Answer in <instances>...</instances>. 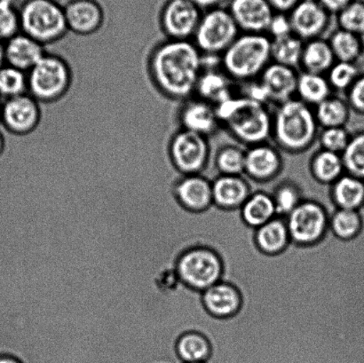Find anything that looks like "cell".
<instances>
[{
    "instance_id": "484cf974",
    "label": "cell",
    "mask_w": 364,
    "mask_h": 363,
    "mask_svg": "<svg viewBox=\"0 0 364 363\" xmlns=\"http://www.w3.org/2000/svg\"><path fill=\"white\" fill-rule=\"evenodd\" d=\"M263 191L272 197L277 217L283 219H287L290 213L305 200L301 184L291 178L281 180L269 190Z\"/></svg>"
},
{
    "instance_id": "ab89813d",
    "label": "cell",
    "mask_w": 364,
    "mask_h": 363,
    "mask_svg": "<svg viewBox=\"0 0 364 363\" xmlns=\"http://www.w3.org/2000/svg\"><path fill=\"white\" fill-rule=\"evenodd\" d=\"M21 32L17 0H0V40L6 42Z\"/></svg>"
},
{
    "instance_id": "f1b7e54d",
    "label": "cell",
    "mask_w": 364,
    "mask_h": 363,
    "mask_svg": "<svg viewBox=\"0 0 364 363\" xmlns=\"http://www.w3.org/2000/svg\"><path fill=\"white\" fill-rule=\"evenodd\" d=\"M333 92L326 75L305 71L299 72L296 98L301 99L306 105L315 108L324 99L333 95Z\"/></svg>"
},
{
    "instance_id": "f5cc1de1",
    "label": "cell",
    "mask_w": 364,
    "mask_h": 363,
    "mask_svg": "<svg viewBox=\"0 0 364 363\" xmlns=\"http://www.w3.org/2000/svg\"><path fill=\"white\" fill-rule=\"evenodd\" d=\"M360 42H361L362 48L364 52V31L362 32L361 34L358 35Z\"/></svg>"
},
{
    "instance_id": "ffe728a7",
    "label": "cell",
    "mask_w": 364,
    "mask_h": 363,
    "mask_svg": "<svg viewBox=\"0 0 364 363\" xmlns=\"http://www.w3.org/2000/svg\"><path fill=\"white\" fill-rule=\"evenodd\" d=\"M213 204L223 209L241 208L252 194L245 175H217L212 180Z\"/></svg>"
},
{
    "instance_id": "3957f363",
    "label": "cell",
    "mask_w": 364,
    "mask_h": 363,
    "mask_svg": "<svg viewBox=\"0 0 364 363\" xmlns=\"http://www.w3.org/2000/svg\"><path fill=\"white\" fill-rule=\"evenodd\" d=\"M319 135L314 108L298 98L277 105L273 113L272 137L277 147L289 154H302Z\"/></svg>"
},
{
    "instance_id": "816d5d0a",
    "label": "cell",
    "mask_w": 364,
    "mask_h": 363,
    "mask_svg": "<svg viewBox=\"0 0 364 363\" xmlns=\"http://www.w3.org/2000/svg\"><path fill=\"white\" fill-rule=\"evenodd\" d=\"M0 363H21L17 361L16 359L10 357H0Z\"/></svg>"
},
{
    "instance_id": "b9f144b4",
    "label": "cell",
    "mask_w": 364,
    "mask_h": 363,
    "mask_svg": "<svg viewBox=\"0 0 364 363\" xmlns=\"http://www.w3.org/2000/svg\"><path fill=\"white\" fill-rule=\"evenodd\" d=\"M351 134L346 127L323 128L317 140L321 148L341 155L350 141Z\"/></svg>"
},
{
    "instance_id": "277c9868",
    "label": "cell",
    "mask_w": 364,
    "mask_h": 363,
    "mask_svg": "<svg viewBox=\"0 0 364 363\" xmlns=\"http://www.w3.org/2000/svg\"><path fill=\"white\" fill-rule=\"evenodd\" d=\"M271 44L266 33H240L221 55V69L237 83L258 80L272 63Z\"/></svg>"
},
{
    "instance_id": "8fae6325",
    "label": "cell",
    "mask_w": 364,
    "mask_h": 363,
    "mask_svg": "<svg viewBox=\"0 0 364 363\" xmlns=\"http://www.w3.org/2000/svg\"><path fill=\"white\" fill-rule=\"evenodd\" d=\"M280 149L269 142L250 146L245 149L244 175L255 188L267 186L277 180L284 170Z\"/></svg>"
},
{
    "instance_id": "60d3db41",
    "label": "cell",
    "mask_w": 364,
    "mask_h": 363,
    "mask_svg": "<svg viewBox=\"0 0 364 363\" xmlns=\"http://www.w3.org/2000/svg\"><path fill=\"white\" fill-rule=\"evenodd\" d=\"M338 26L356 35L364 31V0H354L337 16Z\"/></svg>"
},
{
    "instance_id": "d6986e66",
    "label": "cell",
    "mask_w": 364,
    "mask_h": 363,
    "mask_svg": "<svg viewBox=\"0 0 364 363\" xmlns=\"http://www.w3.org/2000/svg\"><path fill=\"white\" fill-rule=\"evenodd\" d=\"M299 72L294 67L271 63L259 80L269 94L270 103L280 104L296 97Z\"/></svg>"
},
{
    "instance_id": "f35d334b",
    "label": "cell",
    "mask_w": 364,
    "mask_h": 363,
    "mask_svg": "<svg viewBox=\"0 0 364 363\" xmlns=\"http://www.w3.org/2000/svg\"><path fill=\"white\" fill-rule=\"evenodd\" d=\"M360 75L356 63L336 60L326 76L333 91L347 92Z\"/></svg>"
},
{
    "instance_id": "d6a6232c",
    "label": "cell",
    "mask_w": 364,
    "mask_h": 363,
    "mask_svg": "<svg viewBox=\"0 0 364 363\" xmlns=\"http://www.w3.org/2000/svg\"><path fill=\"white\" fill-rule=\"evenodd\" d=\"M329 44L333 50L335 59L338 62H358L363 53L358 35L338 28L331 35Z\"/></svg>"
},
{
    "instance_id": "f546056e",
    "label": "cell",
    "mask_w": 364,
    "mask_h": 363,
    "mask_svg": "<svg viewBox=\"0 0 364 363\" xmlns=\"http://www.w3.org/2000/svg\"><path fill=\"white\" fill-rule=\"evenodd\" d=\"M241 213L245 222L256 229L277 217L272 197L262 190L252 192L242 205Z\"/></svg>"
},
{
    "instance_id": "74e56055",
    "label": "cell",
    "mask_w": 364,
    "mask_h": 363,
    "mask_svg": "<svg viewBox=\"0 0 364 363\" xmlns=\"http://www.w3.org/2000/svg\"><path fill=\"white\" fill-rule=\"evenodd\" d=\"M361 217L355 210L338 209L330 218L331 229L341 239L355 237L361 230Z\"/></svg>"
},
{
    "instance_id": "cb8c5ba5",
    "label": "cell",
    "mask_w": 364,
    "mask_h": 363,
    "mask_svg": "<svg viewBox=\"0 0 364 363\" xmlns=\"http://www.w3.org/2000/svg\"><path fill=\"white\" fill-rule=\"evenodd\" d=\"M309 170L312 180L324 187L331 186L346 173L341 155L323 148L310 158Z\"/></svg>"
},
{
    "instance_id": "5bb4252c",
    "label": "cell",
    "mask_w": 364,
    "mask_h": 363,
    "mask_svg": "<svg viewBox=\"0 0 364 363\" xmlns=\"http://www.w3.org/2000/svg\"><path fill=\"white\" fill-rule=\"evenodd\" d=\"M292 33L303 41L322 38L330 26L331 14L318 1H301L289 13Z\"/></svg>"
},
{
    "instance_id": "9c48e42d",
    "label": "cell",
    "mask_w": 364,
    "mask_h": 363,
    "mask_svg": "<svg viewBox=\"0 0 364 363\" xmlns=\"http://www.w3.org/2000/svg\"><path fill=\"white\" fill-rule=\"evenodd\" d=\"M223 268L219 256L206 248L191 249L181 256L178 273L186 286L205 291L220 282Z\"/></svg>"
},
{
    "instance_id": "30bf717a",
    "label": "cell",
    "mask_w": 364,
    "mask_h": 363,
    "mask_svg": "<svg viewBox=\"0 0 364 363\" xmlns=\"http://www.w3.org/2000/svg\"><path fill=\"white\" fill-rule=\"evenodd\" d=\"M285 220L291 241L299 244L316 243L330 225V216L326 210L309 200L303 201Z\"/></svg>"
},
{
    "instance_id": "52a82bcc",
    "label": "cell",
    "mask_w": 364,
    "mask_h": 363,
    "mask_svg": "<svg viewBox=\"0 0 364 363\" xmlns=\"http://www.w3.org/2000/svg\"><path fill=\"white\" fill-rule=\"evenodd\" d=\"M241 32L227 7L203 11L192 38L202 55H223Z\"/></svg>"
},
{
    "instance_id": "4dcf8cb0",
    "label": "cell",
    "mask_w": 364,
    "mask_h": 363,
    "mask_svg": "<svg viewBox=\"0 0 364 363\" xmlns=\"http://www.w3.org/2000/svg\"><path fill=\"white\" fill-rule=\"evenodd\" d=\"M319 127H346L351 117V108L347 99L331 95L314 108Z\"/></svg>"
},
{
    "instance_id": "c3c4849f",
    "label": "cell",
    "mask_w": 364,
    "mask_h": 363,
    "mask_svg": "<svg viewBox=\"0 0 364 363\" xmlns=\"http://www.w3.org/2000/svg\"><path fill=\"white\" fill-rule=\"evenodd\" d=\"M203 12V11L215 9V7L223 6L224 4L230 0H191Z\"/></svg>"
},
{
    "instance_id": "2e32d148",
    "label": "cell",
    "mask_w": 364,
    "mask_h": 363,
    "mask_svg": "<svg viewBox=\"0 0 364 363\" xmlns=\"http://www.w3.org/2000/svg\"><path fill=\"white\" fill-rule=\"evenodd\" d=\"M227 9L241 33H266L274 11L267 0H230Z\"/></svg>"
},
{
    "instance_id": "e0dca14e",
    "label": "cell",
    "mask_w": 364,
    "mask_h": 363,
    "mask_svg": "<svg viewBox=\"0 0 364 363\" xmlns=\"http://www.w3.org/2000/svg\"><path fill=\"white\" fill-rule=\"evenodd\" d=\"M63 6L68 30L74 34H95L105 23V12L96 0H70Z\"/></svg>"
},
{
    "instance_id": "bcb514c9",
    "label": "cell",
    "mask_w": 364,
    "mask_h": 363,
    "mask_svg": "<svg viewBox=\"0 0 364 363\" xmlns=\"http://www.w3.org/2000/svg\"><path fill=\"white\" fill-rule=\"evenodd\" d=\"M274 13L289 14L301 0H267Z\"/></svg>"
},
{
    "instance_id": "ee69618b",
    "label": "cell",
    "mask_w": 364,
    "mask_h": 363,
    "mask_svg": "<svg viewBox=\"0 0 364 363\" xmlns=\"http://www.w3.org/2000/svg\"><path fill=\"white\" fill-rule=\"evenodd\" d=\"M267 34L271 39L285 37L292 34V28L289 14L274 13L270 21Z\"/></svg>"
},
{
    "instance_id": "836d02e7",
    "label": "cell",
    "mask_w": 364,
    "mask_h": 363,
    "mask_svg": "<svg viewBox=\"0 0 364 363\" xmlns=\"http://www.w3.org/2000/svg\"><path fill=\"white\" fill-rule=\"evenodd\" d=\"M212 352L209 340L198 332H188L180 337L177 353L181 360L187 362H205Z\"/></svg>"
},
{
    "instance_id": "8992f818",
    "label": "cell",
    "mask_w": 364,
    "mask_h": 363,
    "mask_svg": "<svg viewBox=\"0 0 364 363\" xmlns=\"http://www.w3.org/2000/svg\"><path fill=\"white\" fill-rule=\"evenodd\" d=\"M28 92L41 103L58 102L69 92L73 74L65 59L46 53L27 72Z\"/></svg>"
},
{
    "instance_id": "7dc6e473",
    "label": "cell",
    "mask_w": 364,
    "mask_h": 363,
    "mask_svg": "<svg viewBox=\"0 0 364 363\" xmlns=\"http://www.w3.org/2000/svg\"><path fill=\"white\" fill-rule=\"evenodd\" d=\"M354 0H318V2L323 6V9L331 13V16H337L342 10H344L349 4Z\"/></svg>"
},
{
    "instance_id": "603a6c76",
    "label": "cell",
    "mask_w": 364,
    "mask_h": 363,
    "mask_svg": "<svg viewBox=\"0 0 364 363\" xmlns=\"http://www.w3.org/2000/svg\"><path fill=\"white\" fill-rule=\"evenodd\" d=\"M203 301L206 310L219 318L237 314L241 307V296L231 284L219 282L203 291Z\"/></svg>"
},
{
    "instance_id": "8d00e7d4",
    "label": "cell",
    "mask_w": 364,
    "mask_h": 363,
    "mask_svg": "<svg viewBox=\"0 0 364 363\" xmlns=\"http://www.w3.org/2000/svg\"><path fill=\"white\" fill-rule=\"evenodd\" d=\"M28 92L27 73L5 64L0 67V99L17 97Z\"/></svg>"
},
{
    "instance_id": "7c38bea8",
    "label": "cell",
    "mask_w": 364,
    "mask_h": 363,
    "mask_svg": "<svg viewBox=\"0 0 364 363\" xmlns=\"http://www.w3.org/2000/svg\"><path fill=\"white\" fill-rule=\"evenodd\" d=\"M202 14L191 0H167L160 12V27L167 39L192 40Z\"/></svg>"
},
{
    "instance_id": "7bdbcfd3",
    "label": "cell",
    "mask_w": 364,
    "mask_h": 363,
    "mask_svg": "<svg viewBox=\"0 0 364 363\" xmlns=\"http://www.w3.org/2000/svg\"><path fill=\"white\" fill-rule=\"evenodd\" d=\"M347 102L352 112L364 116V74L360 75L358 80L348 89Z\"/></svg>"
},
{
    "instance_id": "f6af8a7d",
    "label": "cell",
    "mask_w": 364,
    "mask_h": 363,
    "mask_svg": "<svg viewBox=\"0 0 364 363\" xmlns=\"http://www.w3.org/2000/svg\"><path fill=\"white\" fill-rule=\"evenodd\" d=\"M242 88V96L252 99V101L262 103V104L269 105L270 103L269 96L267 94L265 87L260 80H255L252 81L246 82Z\"/></svg>"
},
{
    "instance_id": "4316f807",
    "label": "cell",
    "mask_w": 364,
    "mask_h": 363,
    "mask_svg": "<svg viewBox=\"0 0 364 363\" xmlns=\"http://www.w3.org/2000/svg\"><path fill=\"white\" fill-rule=\"evenodd\" d=\"M331 195L338 209L358 211L364 205V180L345 173L331 185Z\"/></svg>"
},
{
    "instance_id": "681fc988",
    "label": "cell",
    "mask_w": 364,
    "mask_h": 363,
    "mask_svg": "<svg viewBox=\"0 0 364 363\" xmlns=\"http://www.w3.org/2000/svg\"><path fill=\"white\" fill-rule=\"evenodd\" d=\"M6 64L5 42L0 40V67Z\"/></svg>"
},
{
    "instance_id": "9a60e30c",
    "label": "cell",
    "mask_w": 364,
    "mask_h": 363,
    "mask_svg": "<svg viewBox=\"0 0 364 363\" xmlns=\"http://www.w3.org/2000/svg\"><path fill=\"white\" fill-rule=\"evenodd\" d=\"M181 129L210 137L216 133L221 124L217 115L216 106L196 97L182 102L178 113Z\"/></svg>"
},
{
    "instance_id": "1f68e13d",
    "label": "cell",
    "mask_w": 364,
    "mask_h": 363,
    "mask_svg": "<svg viewBox=\"0 0 364 363\" xmlns=\"http://www.w3.org/2000/svg\"><path fill=\"white\" fill-rule=\"evenodd\" d=\"M304 41L294 33L272 39L271 55L272 62L297 70L301 64Z\"/></svg>"
},
{
    "instance_id": "9f6ffc18",
    "label": "cell",
    "mask_w": 364,
    "mask_h": 363,
    "mask_svg": "<svg viewBox=\"0 0 364 363\" xmlns=\"http://www.w3.org/2000/svg\"><path fill=\"white\" fill-rule=\"evenodd\" d=\"M187 363H206V362H187Z\"/></svg>"
},
{
    "instance_id": "6da1fadb",
    "label": "cell",
    "mask_w": 364,
    "mask_h": 363,
    "mask_svg": "<svg viewBox=\"0 0 364 363\" xmlns=\"http://www.w3.org/2000/svg\"><path fill=\"white\" fill-rule=\"evenodd\" d=\"M202 56L192 40L166 39L149 57V77L166 98L183 102L195 95L203 70Z\"/></svg>"
},
{
    "instance_id": "5b68a950",
    "label": "cell",
    "mask_w": 364,
    "mask_h": 363,
    "mask_svg": "<svg viewBox=\"0 0 364 363\" xmlns=\"http://www.w3.org/2000/svg\"><path fill=\"white\" fill-rule=\"evenodd\" d=\"M20 26L21 32L45 46L60 41L69 31L64 6L56 0H24Z\"/></svg>"
},
{
    "instance_id": "4fadbf2b",
    "label": "cell",
    "mask_w": 364,
    "mask_h": 363,
    "mask_svg": "<svg viewBox=\"0 0 364 363\" xmlns=\"http://www.w3.org/2000/svg\"><path fill=\"white\" fill-rule=\"evenodd\" d=\"M41 113V102L27 92L3 101L0 124L9 133L23 136L37 129Z\"/></svg>"
},
{
    "instance_id": "f907efd6",
    "label": "cell",
    "mask_w": 364,
    "mask_h": 363,
    "mask_svg": "<svg viewBox=\"0 0 364 363\" xmlns=\"http://www.w3.org/2000/svg\"><path fill=\"white\" fill-rule=\"evenodd\" d=\"M6 148V141L5 137L2 134V131H0V156L3 155L4 151H5Z\"/></svg>"
},
{
    "instance_id": "83f0119b",
    "label": "cell",
    "mask_w": 364,
    "mask_h": 363,
    "mask_svg": "<svg viewBox=\"0 0 364 363\" xmlns=\"http://www.w3.org/2000/svg\"><path fill=\"white\" fill-rule=\"evenodd\" d=\"M291 242L287 220L274 217L270 222L256 229V243L267 254H277L284 251Z\"/></svg>"
},
{
    "instance_id": "11a10c76",
    "label": "cell",
    "mask_w": 364,
    "mask_h": 363,
    "mask_svg": "<svg viewBox=\"0 0 364 363\" xmlns=\"http://www.w3.org/2000/svg\"><path fill=\"white\" fill-rule=\"evenodd\" d=\"M303 1H318V0H303Z\"/></svg>"
},
{
    "instance_id": "d590c367",
    "label": "cell",
    "mask_w": 364,
    "mask_h": 363,
    "mask_svg": "<svg viewBox=\"0 0 364 363\" xmlns=\"http://www.w3.org/2000/svg\"><path fill=\"white\" fill-rule=\"evenodd\" d=\"M341 158L346 173L364 180V130L351 134Z\"/></svg>"
},
{
    "instance_id": "44dd1931",
    "label": "cell",
    "mask_w": 364,
    "mask_h": 363,
    "mask_svg": "<svg viewBox=\"0 0 364 363\" xmlns=\"http://www.w3.org/2000/svg\"><path fill=\"white\" fill-rule=\"evenodd\" d=\"M46 46L23 32L5 42L6 63L28 72L46 53Z\"/></svg>"
},
{
    "instance_id": "7402d4cb",
    "label": "cell",
    "mask_w": 364,
    "mask_h": 363,
    "mask_svg": "<svg viewBox=\"0 0 364 363\" xmlns=\"http://www.w3.org/2000/svg\"><path fill=\"white\" fill-rule=\"evenodd\" d=\"M234 83L221 67L203 70L196 83L195 96L217 106L233 97Z\"/></svg>"
},
{
    "instance_id": "ba28073f",
    "label": "cell",
    "mask_w": 364,
    "mask_h": 363,
    "mask_svg": "<svg viewBox=\"0 0 364 363\" xmlns=\"http://www.w3.org/2000/svg\"><path fill=\"white\" fill-rule=\"evenodd\" d=\"M168 154L173 169L179 175L203 174L210 156L208 137L180 129L171 138Z\"/></svg>"
},
{
    "instance_id": "d4e9b609",
    "label": "cell",
    "mask_w": 364,
    "mask_h": 363,
    "mask_svg": "<svg viewBox=\"0 0 364 363\" xmlns=\"http://www.w3.org/2000/svg\"><path fill=\"white\" fill-rule=\"evenodd\" d=\"M335 63L336 59L326 39L319 38L304 43L299 64L301 71L326 75Z\"/></svg>"
},
{
    "instance_id": "7a4b0ae2",
    "label": "cell",
    "mask_w": 364,
    "mask_h": 363,
    "mask_svg": "<svg viewBox=\"0 0 364 363\" xmlns=\"http://www.w3.org/2000/svg\"><path fill=\"white\" fill-rule=\"evenodd\" d=\"M221 126L240 143L250 146L272 137L273 114L269 106L242 95H234L216 106Z\"/></svg>"
},
{
    "instance_id": "e575fe53",
    "label": "cell",
    "mask_w": 364,
    "mask_h": 363,
    "mask_svg": "<svg viewBox=\"0 0 364 363\" xmlns=\"http://www.w3.org/2000/svg\"><path fill=\"white\" fill-rule=\"evenodd\" d=\"M245 163V149L234 144L218 149L214 159L218 175H244Z\"/></svg>"
},
{
    "instance_id": "ac0fdd59",
    "label": "cell",
    "mask_w": 364,
    "mask_h": 363,
    "mask_svg": "<svg viewBox=\"0 0 364 363\" xmlns=\"http://www.w3.org/2000/svg\"><path fill=\"white\" fill-rule=\"evenodd\" d=\"M174 193L189 211L201 212L213 204L212 179L205 174L180 175L174 185Z\"/></svg>"
},
{
    "instance_id": "db71d44e",
    "label": "cell",
    "mask_w": 364,
    "mask_h": 363,
    "mask_svg": "<svg viewBox=\"0 0 364 363\" xmlns=\"http://www.w3.org/2000/svg\"><path fill=\"white\" fill-rule=\"evenodd\" d=\"M2 103H3V101L1 99H0V117H1Z\"/></svg>"
}]
</instances>
